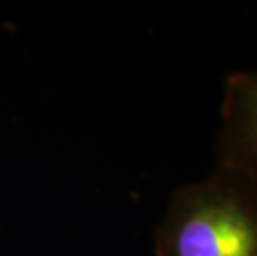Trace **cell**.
I'll list each match as a JSON object with an SVG mask.
<instances>
[{
    "label": "cell",
    "instance_id": "obj_2",
    "mask_svg": "<svg viewBox=\"0 0 257 256\" xmlns=\"http://www.w3.org/2000/svg\"><path fill=\"white\" fill-rule=\"evenodd\" d=\"M216 168L257 178V72L226 78Z\"/></svg>",
    "mask_w": 257,
    "mask_h": 256
},
{
    "label": "cell",
    "instance_id": "obj_1",
    "mask_svg": "<svg viewBox=\"0 0 257 256\" xmlns=\"http://www.w3.org/2000/svg\"><path fill=\"white\" fill-rule=\"evenodd\" d=\"M156 256H257V178L216 168L174 192Z\"/></svg>",
    "mask_w": 257,
    "mask_h": 256
}]
</instances>
